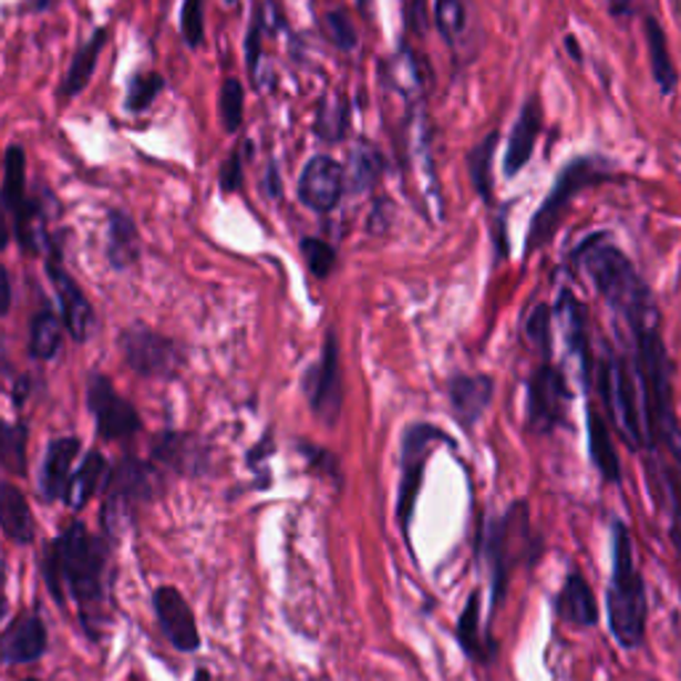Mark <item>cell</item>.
Here are the masks:
<instances>
[{
	"label": "cell",
	"instance_id": "f5cc1de1",
	"mask_svg": "<svg viewBox=\"0 0 681 681\" xmlns=\"http://www.w3.org/2000/svg\"><path fill=\"white\" fill-rule=\"evenodd\" d=\"M192 681H214V679H210V673H208V671H205V668H197L195 679H192Z\"/></svg>",
	"mask_w": 681,
	"mask_h": 681
},
{
	"label": "cell",
	"instance_id": "2e32d148",
	"mask_svg": "<svg viewBox=\"0 0 681 681\" xmlns=\"http://www.w3.org/2000/svg\"><path fill=\"white\" fill-rule=\"evenodd\" d=\"M49 650V631L38 612H24L0 633V663L24 665L41 660Z\"/></svg>",
	"mask_w": 681,
	"mask_h": 681
},
{
	"label": "cell",
	"instance_id": "d4e9b609",
	"mask_svg": "<svg viewBox=\"0 0 681 681\" xmlns=\"http://www.w3.org/2000/svg\"><path fill=\"white\" fill-rule=\"evenodd\" d=\"M155 458L184 474H197L203 468L205 447L192 434H163L155 445Z\"/></svg>",
	"mask_w": 681,
	"mask_h": 681
},
{
	"label": "cell",
	"instance_id": "7c38bea8",
	"mask_svg": "<svg viewBox=\"0 0 681 681\" xmlns=\"http://www.w3.org/2000/svg\"><path fill=\"white\" fill-rule=\"evenodd\" d=\"M89 407L102 440H125L142 429L136 407L117 394L112 381L102 373H91L89 379Z\"/></svg>",
	"mask_w": 681,
	"mask_h": 681
},
{
	"label": "cell",
	"instance_id": "816d5d0a",
	"mask_svg": "<svg viewBox=\"0 0 681 681\" xmlns=\"http://www.w3.org/2000/svg\"><path fill=\"white\" fill-rule=\"evenodd\" d=\"M6 615H9V601H6V594L0 591V623H3Z\"/></svg>",
	"mask_w": 681,
	"mask_h": 681
},
{
	"label": "cell",
	"instance_id": "83f0119b",
	"mask_svg": "<svg viewBox=\"0 0 681 681\" xmlns=\"http://www.w3.org/2000/svg\"><path fill=\"white\" fill-rule=\"evenodd\" d=\"M383 174V157L381 152L370 144L360 142L354 149H349L347 168H343V178H347V189L352 195H365L379 184Z\"/></svg>",
	"mask_w": 681,
	"mask_h": 681
},
{
	"label": "cell",
	"instance_id": "9f6ffc18",
	"mask_svg": "<svg viewBox=\"0 0 681 681\" xmlns=\"http://www.w3.org/2000/svg\"><path fill=\"white\" fill-rule=\"evenodd\" d=\"M227 3H235V0H227Z\"/></svg>",
	"mask_w": 681,
	"mask_h": 681
},
{
	"label": "cell",
	"instance_id": "836d02e7",
	"mask_svg": "<svg viewBox=\"0 0 681 681\" xmlns=\"http://www.w3.org/2000/svg\"><path fill=\"white\" fill-rule=\"evenodd\" d=\"M0 468L9 474L28 472V429L0 421Z\"/></svg>",
	"mask_w": 681,
	"mask_h": 681
},
{
	"label": "cell",
	"instance_id": "52a82bcc",
	"mask_svg": "<svg viewBox=\"0 0 681 681\" xmlns=\"http://www.w3.org/2000/svg\"><path fill=\"white\" fill-rule=\"evenodd\" d=\"M436 445H453V440L434 423H413L402 434V472H400V491H396V519H400L405 538L413 525L415 501H419L423 468H426L429 455Z\"/></svg>",
	"mask_w": 681,
	"mask_h": 681
},
{
	"label": "cell",
	"instance_id": "484cf974",
	"mask_svg": "<svg viewBox=\"0 0 681 681\" xmlns=\"http://www.w3.org/2000/svg\"><path fill=\"white\" fill-rule=\"evenodd\" d=\"M479 618H482V594L474 591L466 601L464 612H461L455 637H458L461 647H464V652L468 654V658L477 660V663H491L495 654V644L487 637H482Z\"/></svg>",
	"mask_w": 681,
	"mask_h": 681
},
{
	"label": "cell",
	"instance_id": "f1b7e54d",
	"mask_svg": "<svg viewBox=\"0 0 681 681\" xmlns=\"http://www.w3.org/2000/svg\"><path fill=\"white\" fill-rule=\"evenodd\" d=\"M349 117H352V110H349V99L343 96V91L339 89L328 91V94L320 99V107H317L314 115L317 138H322V142L328 144H336L341 142V138H347Z\"/></svg>",
	"mask_w": 681,
	"mask_h": 681
},
{
	"label": "cell",
	"instance_id": "ac0fdd59",
	"mask_svg": "<svg viewBox=\"0 0 681 681\" xmlns=\"http://www.w3.org/2000/svg\"><path fill=\"white\" fill-rule=\"evenodd\" d=\"M540 125H544V115H540L538 99H530L519 112V117L514 121L512 136H508L506 155H504V174L517 176L527 163H530L535 142L540 136Z\"/></svg>",
	"mask_w": 681,
	"mask_h": 681
},
{
	"label": "cell",
	"instance_id": "60d3db41",
	"mask_svg": "<svg viewBox=\"0 0 681 681\" xmlns=\"http://www.w3.org/2000/svg\"><path fill=\"white\" fill-rule=\"evenodd\" d=\"M301 254L303 259H307L309 272L314 277H320V280H326V277L336 269V250L333 246H328V243L317 240V237H303L301 240Z\"/></svg>",
	"mask_w": 681,
	"mask_h": 681
},
{
	"label": "cell",
	"instance_id": "f546056e",
	"mask_svg": "<svg viewBox=\"0 0 681 681\" xmlns=\"http://www.w3.org/2000/svg\"><path fill=\"white\" fill-rule=\"evenodd\" d=\"M644 38H647V51H650L654 83H658L660 89L665 91V94H671V91L677 89V83H679V72H677V68H673V59H671V51H668L665 32H663V28H660V22L654 17L644 19Z\"/></svg>",
	"mask_w": 681,
	"mask_h": 681
},
{
	"label": "cell",
	"instance_id": "f907efd6",
	"mask_svg": "<svg viewBox=\"0 0 681 681\" xmlns=\"http://www.w3.org/2000/svg\"><path fill=\"white\" fill-rule=\"evenodd\" d=\"M615 14H628L631 11V0H612Z\"/></svg>",
	"mask_w": 681,
	"mask_h": 681
},
{
	"label": "cell",
	"instance_id": "5b68a950",
	"mask_svg": "<svg viewBox=\"0 0 681 681\" xmlns=\"http://www.w3.org/2000/svg\"><path fill=\"white\" fill-rule=\"evenodd\" d=\"M482 548H485L487 567H491L493 605L498 607L501 599H504L508 575L514 572L519 561H527L533 554V530L527 504H517L508 508L501 519L487 522Z\"/></svg>",
	"mask_w": 681,
	"mask_h": 681
},
{
	"label": "cell",
	"instance_id": "c3c4849f",
	"mask_svg": "<svg viewBox=\"0 0 681 681\" xmlns=\"http://www.w3.org/2000/svg\"><path fill=\"white\" fill-rule=\"evenodd\" d=\"M264 192H267V195H272V197H280L282 184H280V174H277L275 165L267 171V178H264Z\"/></svg>",
	"mask_w": 681,
	"mask_h": 681
},
{
	"label": "cell",
	"instance_id": "d590c367",
	"mask_svg": "<svg viewBox=\"0 0 681 681\" xmlns=\"http://www.w3.org/2000/svg\"><path fill=\"white\" fill-rule=\"evenodd\" d=\"M498 147V134H487L482 142L468 152V176H472L474 187L482 197H491L493 189V176H491V165H493V152Z\"/></svg>",
	"mask_w": 681,
	"mask_h": 681
},
{
	"label": "cell",
	"instance_id": "9c48e42d",
	"mask_svg": "<svg viewBox=\"0 0 681 681\" xmlns=\"http://www.w3.org/2000/svg\"><path fill=\"white\" fill-rule=\"evenodd\" d=\"M570 407V386L565 375L551 362L535 368L527 386V426L533 434L548 436L554 434L567 419Z\"/></svg>",
	"mask_w": 681,
	"mask_h": 681
},
{
	"label": "cell",
	"instance_id": "8fae6325",
	"mask_svg": "<svg viewBox=\"0 0 681 681\" xmlns=\"http://www.w3.org/2000/svg\"><path fill=\"white\" fill-rule=\"evenodd\" d=\"M303 394H307L309 407L322 423H333L341 413V362H339V339L333 330L326 333L320 360L303 375Z\"/></svg>",
	"mask_w": 681,
	"mask_h": 681
},
{
	"label": "cell",
	"instance_id": "30bf717a",
	"mask_svg": "<svg viewBox=\"0 0 681 681\" xmlns=\"http://www.w3.org/2000/svg\"><path fill=\"white\" fill-rule=\"evenodd\" d=\"M121 349L125 365L144 379H171L182 368V349L155 330L134 326L123 330Z\"/></svg>",
	"mask_w": 681,
	"mask_h": 681
},
{
	"label": "cell",
	"instance_id": "11a10c76",
	"mask_svg": "<svg viewBox=\"0 0 681 681\" xmlns=\"http://www.w3.org/2000/svg\"><path fill=\"white\" fill-rule=\"evenodd\" d=\"M24 681H41V679H24Z\"/></svg>",
	"mask_w": 681,
	"mask_h": 681
},
{
	"label": "cell",
	"instance_id": "3957f363",
	"mask_svg": "<svg viewBox=\"0 0 681 681\" xmlns=\"http://www.w3.org/2000/svg\"><path fill=\"white\" fill-rule=\"evenodd\" d=\"M607 618L615 641L623 650H637L647 633L644 578L633 554V538L623 522L612 525V575L607 588Z\"/></svg>",
	"mask_w": 681,
	"mask_h": 681
},
{
	"label": "cell",
	"instance_id": "f6af8a7d",
	"mask_svg": "<svg viewBox=\"0 0 681 681\" xmlns=\"http://www.w3.org/2000/svg\"><path fill=\"white\" fill-rule=\"evenodd\" d=\"M243 152H246V144H240V147L221 163L218 187H221V192H227V195H233V192L243 187V171H246V165H243Z\"/></svg>",
	"mask_w": 681,
	"mask_h": 681
},
{
	"label": "cell",
	"instance_id": "ffe728a7",
	"mask_svg": "<svg viewBox=\"0 0 681 681\" xmlns=\"http://www.w3.org/2000/svg\"><path fill=\"white\" fill-rule=\"evenodd\" d=\"M557 615L567 623L578 626V628H591L597 626L599 610H597V599H594L591 586L588 580L580 575V570H570L565 578V586H561L559 597H557Z\"/></svg>",
	"mask_w": 681,
	"mask_h": 681
},
{
	"label": "cell",
	"instance_id": "1f68e13d",
	"mask_svg": "<svg viewBox=\"0 0 681 681\" xmlns=\"http://www.w3.org/2000/svg\"><path fill=\"white\" fill-rule=\"evenodd\" d=\"M557 312L561 317V326H565V339L570 343L572 354L580 360V368L588 373V320L586 309L580 307V301H575L570 293H561L557 303Z\"/></svg>",
	"mask_w": 681,
	"mask_h": 681
},
{
	"label": "cell",
	"instance_id": "ba28073f",
	"mask_svg": "<svg viewBox=\"0 0 681 681\" xmlns=\"http://www.w3.org/2000/svg\"><path fill=\"white\" fill-rule=\"evenodd\" d=\"M605 178L607 176L599 174L597 163H594L591 157H580V161L565 165L557 184L551 187V195L546 197L544 205L538 208V214L533 218L530 237H527V250H538L540 246H546V243L551 240V235L557 233L561 216H565L567 205H570L572 197L578 195L580 189L591 187V184L605 182Z\"/></svg>",
	"mask_w": 681,
	"mask_h": 681
},
{
	"label": "cell",
	"instance_id": "7a4b0ae2",
	"mask_svg": "<svg viewBox=\"0 0 681 681\" xmlns=\"http://www.w3.org/2000/svg\"><path fill=\"white\" fill-rule=\"evenodd\" d=\"M575 256H578L580 269L597 288V293L610 303L612 312L623 317L628 330L660 322L658 303H654L650 288L618 246H612L605 237H591Z\"/></svg>",
	"mask_w": 681,
	"mask_h": 681
},
{
	"label": "cell",
	"instance_id": "7402d4cb",
	"mask_svg": "<svg viewBox=\"0 0 681 681\" xmlns=\"http://www.w3.org/2000/svg\"><path fill=\"white\" fill-rule=\"evenodd\" d=\"M0 527L17 546H30L35 538V519L28 501L11 482H0Z\"/></svg>",
	"mask_w": 681,
	"mask_h": 681
},
{
	"label": "cell",
	"instance_id": "4fadbf2b",
	"mask_svg": "<svg viewBox=\"0 0 681 681\" xmlns=\"http://www.w3.org/2000/svg\"><path fill=\"white\" fill-rule=\"evenodd\" d=\"M347 178H343V165L330 155H314L303 165L299 176V200L317 214H330L341 203Z\"/></svg>",
	"mask_w": 681,
	"mask_h": 681
},
{
	"label": "cell",
	"instance_id": "6da1fadb",
	"mask_svg": "<svg viewBox=\"0 0 681 681\" xmlns=\"http://www.w3.org/2000/svg\"><path fill=\"white\" fill-rule=\"evenodd\" d=\"M45 580L56 601H75L81 620L89 628L96 626L104 605V572H107V548L81 522L56 535L45 551Z\"/></svg>",
	"mask_w": 681,
	"mask_h": 681
},
{
	"label": "cell",
	"instance_id": "d6a6232c",
	"mask_svg": "<svg viewBox=\"0 0 681 681\" xmlns=\"http://www.w3.org/2000/svg\"><path fill=\"white\" fill-rule=\"evenodd\" d=\"M62 326L54 312H38L30 322V354L35 360H54L59 347H62Z\"/></svg>",
	"mask_w": 681,
	"mask_h": 681
},
{
	"label": "cell",
	"instance_id": "603a6c76",
	"mask_svg": "<svg viewBox=\"0 0 681 681\" xmlns=\"http://www.w3.org/2000/svg\"><path fill=\"white\" fill-rule=\"evenodd\" d=\"M142 256V240L134 218L123 210H112L107 229V259L112 269H131Z\"/></svg>",
	"mask_w": 681,
	"mask_h": 681
},
{
	"label": "cell",
	"instance_id": "d6986e66",
	"mask_svg": "<svg viewBox=\"0 0 681 681\" xmlns=\"http://www.w3.org/2000/svg\"><path fill=\"white\" fill-rule=\"evenodd\" d=\"M78 453H81V442H78V436H59V440L49 442L41 468V491L49 501L64 498L72 477L70 474L72 464H75Z\"/></svg>",
	"mask_w": 681,
	"mask_h": 681
},
{
	"label": "cell",
	"instance_id": "ab89813d",
	"mask_svg": "<svg viewBox=\"0 0 681 681\" xmlns=\"http://www.w3.org/2000/svg\"><path fill=\"white\" fill-rule=\"evenodd\" d=\"M322 32H326L328 41L339 51L357 49V30L347 11H328V14L322 17Z\"/></svg>",
	"mask_w": 681,
	"mask_h": 681
},
{
	"label": "cell",
	"instance_id": "bcb514c9",
	"mask_svg": "<svg viewBox=\"0 0 681 681\" xmlns=\"http://www.w3.org/2000/svg\"><path fill=\"white\" fill-rule=\"evenodd\" d=\"M256 22L261 24L264 32H275L282 28V14H280V6L275 3V0H264L259 6V11H256Z\"/></svg>",
	"mask_w": 681,
	"mask_h": 681
},
{
	"label": "cell",
	"instance_id": "74e56055",
	"mask_svg": "<svg viewBox=\"0 0 681 681\" xmlns=\"http://www.w3.org/2000/svg\"><path fill=\"white\" fill-rule=\"evenodd\" d=\"M466 3L464 0H436L434 24L447 43H455L466 32Z\"/></svg>",
	"mask_w": 681,
	"mask_h": 681
},
{
	"label": "cell",
	"instance_id": "f35d334b",
	"mask_svg": "<svg viewBox=\"0 0 681 681\" xmlns=\"http://www.w3.org/2000/svg\"><path fill=\"white\" fill-rule=\"evenodd\" d=\"M389 72H392V83L402 94L413 96L423 89V75H421V59L413 54V51L402 49L400 54L392 59L389 64Z\"/></svg>",
	"mask_w": 681,
	"mask_h": 681
},
{
	"label": "cell",
	"instance_id": "7dc6e473",
	"mask_svg": "<svg viewBox=\"0 0 681 681\" xmlns=\"http://www.w3.org/2000/svg\"><path fill=\"white\" fill-rule=\"evenodd\" d=\"M11 309V280L6 267H0V317L9 314Z\"/></svg>",
	"mask_w": 681,
	"mask_h": 681
},
{
	"label": "cell",
	"instance_id": "8d00e7d4",
	"mask_svg": "<svg viewBox=\"0 0 681 681\" xmlns=\"http://www.w3.org/2000/svg\"><path fill=\"white\" fill-rule=\"evenodd\" d=\"M165 78L161 72H136L128 81V94H125V110L144 112L152 107L157 96L163 94Z\"/></svg>",
	"mask_w": 681,
	"mask_h": 681
},
{
	"label": "cell",
	"instance_id": "b9f144b4",
	"mask_svg": "<svg viewBox=\"0 0 681 681\" xmlns=\"http://www.w3.org/2000/svg\"><path fill=\"white\" fill-rule=\"evenodd\" d=\"M182 35L189 49H200L205 41V0H184L182 3Z\"/></svg>",
	"mask_w": 681,
	"mask_h": 681
},
{
	"label": "cell",
	"instance_id": "44dd1931",
	"mask_svg": "<svg viewBox=\"0 0 681 681\" xmlns=\"http://www.w3.org/2000/svg\"><path fill=\"white\" fill-rule=\"evenodd\" d=\"M586 429H588V450H591V461L597 466L599 477L605 479V485H620L623 477V468H620L618 447H615L610 429H607L605 419H601L599 410L588 405L586 410Z\"/></svg>",
	"mask_w": 681,
	"mask_h": 681
},
{
	"label": "cell",
	"instance_id": "db71d44e",
	"mask_svg": "<svg viewBox=\"0 0 681 681\" xmlns=\"http://www.w3.org/2000/svg\"><path fill=\"white\" fill-rule=\"evenodd\" d=\"M51 3H54V0H35V3H32V9H35V11H45Z\"/></svg>",
	"mask_w": 681,
	"mask_h": 681
},
{
	"label": "cell",
	"instance_id": "9a60e30c",
	"mask_svg": "<svg viewBox=\"0 0 681 681\" xmlns=\"http://www.w3.org/2000/svg\"><path fill=\"white\" fill-rule=\"evenodd\" d=\"M152 605H155L161 631L176 650H200V631H197L195 615H192V607L187 605V599L182 597V591H176L174 586H161L155 591V597H152Z\"/></svg>",
	"mask_w": 681,
	"mask_h": 681
},
{
	"label": "cell",
	"instance_id": "cb8c5ba5",
	"mask_svg": "<svg viewBox=\"0 0 681 681\" xmlns=\"http://www.w3.org/2000/svg\"><path fill=\"white\" fill-rule=\"evenodd\" d=\"M104 479H110L107 461H104L102 453L91 450V453H85L83 464L78 466V472L70 477L68 493H64V504H68L72 512H81V508L94 498L99 487L104 485Z\"/></svg>",
	"mask_w": 681,
	"mask_h": 681
},
{
	"label": "cell",
	"instance_id": "8992f818",
	"mask_svg": "<svg viewBox=\"0 0 681 681\" xmlns=\"http://www.w3.org/2000/svg\"><path fill=\"white\" fill-rule=\"evenodd\" d=\"M163 474L147 461L123 458L107 482V501H104V530L110 535L121 533L128 525L131 514L138 504H149L157 495H163Z\"/></svg>",
	"mask_w": 681,
	"mask_h": 681
},
{
	"label": "cell",
	"instance_id": "4316f807",
	"mask_svg": "<svg viewBox=\"0 0 681 681\" xmlns=\"http://www.w3.org/2000/svg\"><path fill=\"white\" fill-rule=\"evenodd\" d=\"M110 30L107 28H99L94 35L85 41L81 49L75 51V56H72V64L68 70V78H64L62 83V96H78L83 94L85 85L91 83V78H94L99 54L104 51V43H107Z\"/></svg>",
	"mask_w": 681,
	"mask_h": 681
},
{
	"label": "cell",
	"instance_id": "ee69618b",
	"mask_svg": "<svg viewBox=\"0 0 681 681\" xmlns=\"http://www.w3.org/2000/svg\"><path fill=\"white\" fill-rule=\"evenodd\" d=\"M246 64H248V72H250V81L256 83V89L264 91V75H261V68H267L264 64V30L261 24L250 22L248 28V35H246Z\"/></svg>",
	"mask_w": 681,
	"mask_h": 681
},
{
	"label": "cell",
	"instance_id": "e0dca14e",
	"mask_svg": "<svg viewBox=\"0 0 681 681\" xmlns=\"http://www.w3.org/2000/svg\"><path fill=\"white\" fill-rule=\"evenodd\" d=\"M495 383L491 375H453L447 386L450 407H453L455 421L464 429H474L487 413L493 402Z\"/></svg>",
	"mask_w": 681,
	"mask_h": 681
},
{
	"label": "cell",
	"instance_id": "e575fe53",
	"mask_svg": "<svg viewBox=\"0 0 681 681\" xmlns=\"http://www.w3.org/2000/svg\"><path fill=\"white\" fill-rule=\"evenodd\" d=\"M218 115L227 134H237L246 121V89L237 78H227L221 83V94H218Z\"/></svg>",
	"mask_w": 681,
	"mask_h": 681
},
{
	"label": "cell",
	"instance_id": "5bb4252c",
	"mask_svg": "<svg viewBox=\"0 0 681 681\" xmlns=\"http://www.w3.org/2000/svg\"><path fill=\"white\" fill-rule=\"evenodd\" d=\"M45 269H49L51 282H54V288H56V299H59V307H62L64 328H68V333L75 341H89L91 330H94V309H91V303L89 299H85L81 286L75 282V277H70L68 269H64L56 248H51Z\"/></svg>",
	"mask_w": 681,
	"mask_h": 681
},
{
	"label": "cell",
	"instance_id": "277c9868",
	"mask_svg": "<svg viewBox=\"0 0 681 681\" xmlns=\"http://www.w3.org/2000/svg\"><path fill=\"white\" fill-rule=\"evenodd\" d=\"M599 392L605 407L610 410L615 429L623 434L626 445L633 450L652 447L644 389H641L637 362L618 352L607 354L599 365Z\"/></svg>",
	"mask_w": 681,
	"mask_h": 681
},
{
	"label": "cell",
	"instance_id": "681fc988",
	"mask_svg": "<svg viewBox=\"0 0 681 681\" xmlns=\"http://www.w3.org/2000/svg\"><path fill=\"white\" fill-rule=\"evenodd\" d=\"M11 243V229H9V221H6V216L0 214V250L9 248Z\"/></svg>",
	"mask_w": 681,
	"mask_h": 681
},
{
	"label": "cell",
	"instance_id": "7bdbcfd3",
	"mask_svg": "<svg viewBox=\"0 0 681 681\" xmlns=\"http://www.w3.org/2000/svg\"><path fill=\"white\" fill-rule=\"evenodd\" d=\"M527 339L540 354L548 357L551 352V309L546 303H538V307L530 312V320H527Z\"/></svg>",
	"mask_w": 681,
	"mask_h": 681
},
{
	"label": "cell",
	"instance_id": "4dcf8cb0",
	"mask_svg": "<svg viewBox=\"0 0 681 681\" xmlns=\"http://www.w3.org/2000/svg\"><path fill=\"white\" fill-rule=\"evenodd\" d=\"M28 157L19 144H9L3 157V187H0V203L9 214L28 200Z\"/></svg>",
	"mask_w": 681,
	"mask_h": 681
}]
</instances>
